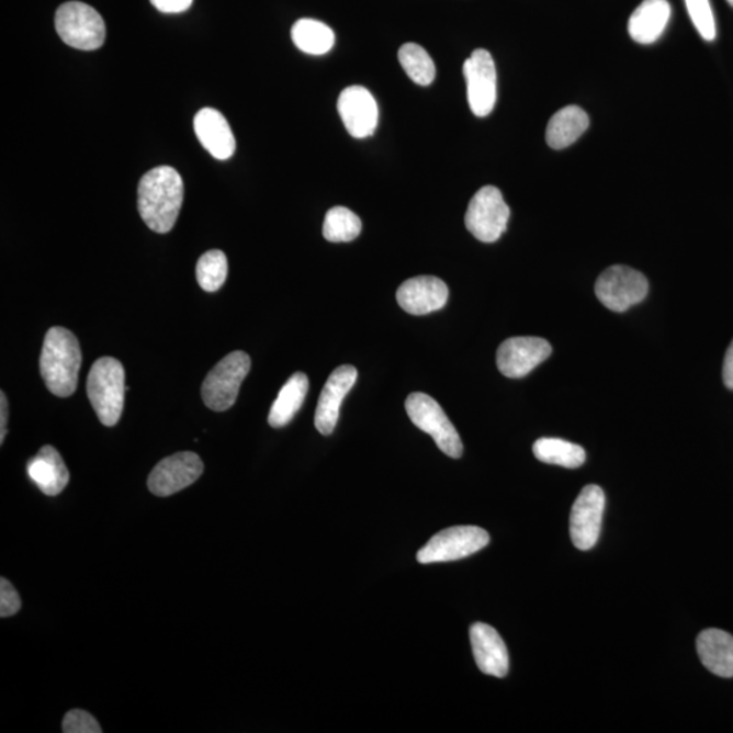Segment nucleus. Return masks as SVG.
I'll use <instances>...</instances> for the list:
<instances>
[{
	"mask_svg": "<svg viewBox=\"0 0 733 733\" xmlns=\"http://www.w3.org/2000/svg\"><path fill=\"white\" fill-rule=\"evenodd\" d=\"M183 202V181L170 166L147 171L137 188V208L153 232L166 234L174 227Z\"/></svg>",
	"mask_w": 733,
	"mask_h": 733,
	"instance_id": "obj_1",
	"label": "nucleus"
},
{
	"mask_svg": "<svg viewBox=\"0 0 733 733\" xmlns=\"http://www.w3.org/2000/svg\"><path fill=\"white\" fill-rule=\"evenodd\" d=\"M82 352L72 331L60 326L45 335L40 371L48 391L57 397H70L77 391Z\"/></svg>",
	"mask_w": 733,
	"mask_h": 733,
	"instance_id": "obj_2",
	"label": "nucleus"
},
{
	"mask_svg": "<svg viewBox=\"0 0 733 733\" xmlns=\"http://www.w3.org/2000/svg\"><path fill=\"white\" fill-rule=\"evenodd\" d=\"M125 371L114 358H101L91 366L88 377V395L101 424L113 427L124 409Z\"/></svg>",
	"mask_w": 733,
	"mask_h": 733,
	"instance_id": "obj_3",
	"label": "nucleus"
},
{
	"mask_svg": "<svg viewBox=\"0 0 733 733\" xmlns=\"http://www.w3.org/2000/svg\"><path fill=\"white\" fill-rule=\"evenodd\" d=\"M56 32L67 45L95 50L105 43L106 29L99 11L82 2L61 4L55 16Z\"/></svg>",
	"mask_w": 733,
	"mask_h": 733,
	"instance_id": "obj_4",
	"label": "nucleus"
},
{
	"mask_svg": "<svg viewBox=\"0 0 733 733\" xmlns=\"http://www.w3.org/2000/svg\"><path fill=\"white\" fill-rule=\"evenodd\" d=\"M250 366L249 354L245 352L237 351L223 358L204 380L202 395L205 406L215 411L230 409Z\"/></svg>",
	"mask_w": 733,
	"mask_h": 733,
	"instance_id": "obj_5",
	"label": "nucleus"
},
{
	"mask_svg": "<svg viewBox=\"0 0 733 733\" xmlns=\"http://www.w3.org/2000/svg\"><path fill=\"white\" fill-rule=\"evenodd\" d=\"M405 408L411 422L422 432L431 435L440 451L455 460L462 456L463 444L460 433L437 401L427 394L414 393L406 399Z\"/></svg>",
	"mask_w": 733,
	"mask_h": 733,
	"instance_id": "obj_6",
	"label": "nucleus"
},
{
	"mask_svg": "<svg viewBox=\"0 0 733 733\" xmlns=\"http://www.w3.org/2000/svg\"><path fill=\"white\" fill-rule=\"evenodd\" d=\"M649 291L650 283L644 274L625 266L607 268L595 284V294L600 303L614 313H623L639 305Z\"/></svg>",
	"mask_w": 733,
	"mask_h": 733,
	"instance_id": "obj_7",
	"label": "nucleus"
},
{
	"mask_svg": "<svg viewBox=\"0 0 733 733\" xmlns=\"http://www.w3.org/2000/svg\"><path fill=\"white\" fill-rule=\"evenodd\" d=\"M489 540L488 532L480 527H451V529L438 532L417 553V561L420 564H435L466 559L488 546Z\"/></svg>",
	"mask_w": 733,
	"mask_h": 733,
	"instance_id": "obj_8",
	"label": "nucleus"
},
{
	"mask_svg": "<svg viewBox=\"0 0 733 733\" xmlns=\"http://www.w3.org/2000/svg\"><path fill=\"white\" fill-rule=\"evenodd\" d=\"M509 207L496 187L481 188L469 204L465 223L467 230L481 243L492 244L507 230Z\"/></svg>",
	"mask_w": 733,
	"mask_h": 733,
	"instance_id": "obj_9",
	"label": "nucleus"
},
{
	"mask_svg": "<svg viewBox=\"0 0 733 733\" xmlns=\"http://www.w3.org/2000/svg\"><path fill=\"white\" fill-rule=\"evenodd\" d=\"M469 106L477 117L494 111L497 100V74L494 57L486 49H475L463 65Z\"/></svg>",
	"mask_w": 733,
	"mask_h": 733,
	"instance_id": "obj_10",
	"label": "nucleus"
},
{
	"mask_svg": "<svg viewBox=\"0 0 733 733\" xmlns=\"http://www.w3.org/2000/svg\"><path fill=\"white\" fill-rule=\"evenodd\" d=\"M606 507L605 492L598 485H587L577 496L571 512V538L577 549L597 545Z\"/></svg>",
	"mask_w": 733,
	"mask_h": 733,
	"instance_id": "obj_11",
	"label": "nucleus"
},
{
	"mask_svg": "<svg viewBox=\"0 0 733 733\" xmlns=\"http://www.w3.org/2000/svg\"><path fill=\"white\" fill-rule=\"evenodd\" d=\"M204 472L202 458L194 452H177L160 461L148 477V489L159 497H168L188 488Z\"/></svg>",
	"mask_w": 733,
	"mask_h": 733,
	"instance_id": "obj_12",
	"label": "nucleus"
},
{
	"mask_svg": "<svg viewBox=\"0 0 733 733\" xmlns=\"http://www.w3.org/2000/svg\"><path fill=\"white\" fill-rule=\"evenodd\" d=\"M552 346L541 337H512L497 349V366L507 377H523L552 354Z\"/></svg>",
	"mask_w": 733,
	"mask_h": 733,
	"instance_id": "obj_13",
	"label": "nucleus"
},
{
	"mask_svg": "<svg viewBox=\"0 0 733 733\" xmlns=\"http://www.w3.org/2000/svg\"><path fill=\"white\" fill-rule=\"evenodd\" d=\"M337 109L351 136L364 139L374 134L380 111L374 97L363 86H351L342 90Z\"/></svg>",
	"mask_w": 733,
	"mask_h": 733,
	"instance_id": "obj_14",
	"label": "nucleus"
},
{
	"mask_svg": "<svg viewBox=\"0 0 733 733\" xmlns=\"http://www.w3.org/2000/svg\"><path fill=\"white\" fill-rule=\"evenodd\" d=\"M357 381L358 371L353 365H340L339 369L331 372L319 395L317 410H315L314 422L318 432L328 437L335 431L342 401L351 392Z\"/></svg>",
	"mask_w": 733,
	"mask_h": 733,
	"instance_id": "obj_15",
	"label": "nucleus"
},
{
	"mask_svg": "<svg viewBox=\"0 0 733 733\" xmlns=\"http://www.w3.org/2000/svg\"><path fill=\"white\" fill-rule=\"evenodd\" d=\"M449 301V289L443 280L419 277L406 280L397 291V302L406 313L426 315L438 312Z\"/></svg>",
	"mask_w": 733,
	"mask_h": 733,
	"instance_id": "obj_16",
	"label": "nucleus"
},
{
	"mask_svg": "<svg viewBox=\"0 0 733 733\" xmlns=\"http://www.w3.org/2000/svg\"><path fill=\"white\" fill-rule=\"evenodd\" d=\"M471 643L475 663L481 672L490 677H507L508 651L497 630L483 622L474 623L471 628Z\"/></svg>",
	"mask_w": 733,
	"mask_h": 733,
	"instance_id": "obj_17",
	"label": "nucleus"
},
{
	"mask_svg": "<svg viewBox=\"0 0 733 733\" xmlns=\"http://www.w3.org/2000/svg\"><path fill=\"white\" fill-rule=\"evenodd\" d=\"M194 132L212 157L226 160L236 153V137L225 116L214 108H204L194 116Z\"/></svg>",
	"mask_w": 733,
	"mask_h": 733,
	"instance_id": "obj_18",
	"label": "nucleus"
},
{
	"mask_svg": "<svg viewBox=\"0 0 733 733\" xmlns=\"http://www.w3.org/2000/svg\"><path fill=\"white\" fill-rule=\"evenodd\" d=\"M26 472L29 478L47 496L60 495L70 481L66 463L53 446H44L36 456L27 462Z\"/></svg>",
	"mask_w": 733,
	"mask_h": 733,
	"instance_id": "obj_19",
	"label": "nucleus"
},
{
	"mask_svg": "<svg viewBox=\"0 0 733 733\" xmlns=\"http://www.w3.org/2000/svg\"><path fill=\"white\" fill-rule=\"evenodd\" d=\"M672 19L667 0H644L628 22V32L635 43L650 45L661 38Z\"/></svg>",
	"mask_w": 733,
	"mask_h": 733,
	"instance_id": "obj_20",
	"label": "nucleus"
},
{
	"mask_svg": "<svg viewBox=\"0 0 733 733\" xmlns=\"http://www.w3.org/2000/svg\"><path fill=\"white\" fill-rule=\"evenodd\" d=\"M697 652L703 667L720 678H733V635L707 629L698 635Z\"/></svg>",
	"mask_w": 733,
	"mask_h": 733,
	"instance_id": "obj_21",
	"label": "nucleus"
},
{
	"mask_svg": "<svg viewBox=\"0 0 733 733\" xmlns=\"http://www.w3.org/2000/svg\"><path fill=\"white\" fill-rule=\"evenodd\" d=\"M588 114L582 108L565 106L550 119L546 128L548 145L554 150H563L574 145L578 137L588 129Z\"/></svg>",
	"mask_w": 733,
	"mask_h": 733,
	"instance_id": "obj_22",
	"label": "nucleus"
},
{
	"mask_svg": "<svg viewBox=\"0 0 733 733\" xmlns=\"http://www.w3.org/2000/svg\"><path fill=\"white\" fill-rule=\"evenodd\" d=\"M308 393V377L303 372H296L280 391L269 411V426L283 428L294 419L301 410Z\"/></svg>",
	"mask_w": 733,
	"mask_h": 733,
	"instance_id": "obj_23",
	"label": "nucleus"
},
{
	"mask_svg": "<svg viewBox=\"0 0 733 733\" xmlns=\"http://www.w3.org/2000/svg\"><path fill=\"white\" fill-rule=\"evenodd\" d=\"M292 42L302 53L308 55H325L334 48L336 38L331 29L324 22L303 19L292 26Z\"/></svg>",
	"mask_w": 733,
	"mask_h": 733,
	"instance_id": "obj_24",
	"label": "nucleus"
},
{
	"mask_svg": "<svg viewBox=\"0 0 733 733\" xmlns=\"http://www.w3.org/2000/svg\"><path fill=\"white\" fill-rule=\"evenodd\" d=\"M538 461L566 469H577L587 460L582 446L557 438H542L532 447Z\"/></svg>",
	"mask_w": 733,
	"mask_h": 733,
	"instance_id": "obj_25",
	"label": "nucleus"
},
{
	"mask_svg": "<svg viewBox=\"0 0 733 733\" xmlns=\"http://www.w3.org/2000/svg\"><path fill=\"white\" fill-rule=\"evenodd\" d=\"M398 60L403 66L406 76L415 83L428 86L433 82L437 76L432 57L420 45L408 43L398 50Z\"/></svg>",
	"mask_w": 733,
	"mask_h": 733,
	"instance_id": "obj_26",
	"label": "nucleus"
},
{
	"mask_svg": "<svg viewBox=\"0 0 733 733\" xmlns=\"http://www.w3.org/2000/svg\"><path fill=\"white\" fill-rule=\"evenodd\" d=\"M362 233V221L351 210L334 207L328 211L324 223V237L329 243H351Z\"/></svg>",
	"mask_w": 733,
	"mask_h": 733,
	"instance_id": "obj_27",
	"label": "nucleus"
},
{
	"mask_svg": "<svg viewBox=\"0 0 733 733\" xmlns=\"http://www.w3.org/2000/svg\"><path fill=\"white\" fill-rule=\"evenodd\" d=\"M228 273L227 257L222 250H210L200 257L196 278L200 287L205 292H216L226 283Z\"/></svg>",
	"mask_w": 733,
	"mask_h": 733,
	"instance_id": "obj_28",
	"label": "nucleus"
},
{
	"mask_svg": "<svg viewBox=\"0 0 733 733\" xmlns=\"http://www.w3.org/2000/svg\"><path fill=\"white\" fill-rule=\"evenodd\" d=\"M687 11L698 33L707 42L715 38V22L709 0H685Z\"/></svg>",
	"mask_w": 733,
	"mask_h": 733,
	"instance_id": "obj_29",
	"label": "nucleus"
},
{
	"mask_svg": "<svg viewBox=\"0 0 733 733\" xmlns=\"http://www.w3.org/2000/svg\"><path fill=\"white\" fill-rule=\"evenodd\" d=\"M63 732L65 733H101L102 729L93 715L84 710L74 709L63 720Z\"/></svg>",
	"mask_w": 733,
	"mask_h": 733,
	"instance_id": "obj_30",
	"label": "nucleus"
},
{
	"mask_svg": "<svg viewBox=\"0 0 733 733\" xmlns=\"http://www.w3.org/2000/svg\"><path fill=\"white\" fill-rule=\"evenodd\" d=\"M21 609V598L13 584L0 578V617H13Z\"/></svg>",
	"mask_w": 733,
	"mask_h": 733,
	"instance_id": "obj_31",
	"label": "nucleus"
},
{
	"mask_svg": "<svg viewBox=\"0 0 733 733\" xmlns=\"http://www.w3.org/2000/svg\"><path fill=\"white\" fill-rule=\"evenodd\" d=\"M154 8L165 14H179L191 8L193 0H150Z\"/></svg>",
	"mask_w": 733,
	"mask_h": 733,
	"instance_id": "obj_32",
	"label": "nucleus"
},
{
	"mask_svg": "<svg viewBox=\"0 0 733 733\" xmlns=\"http://www.w3.org/2000/svg\"><path fill=\"white\" fill-rule=\"evenodd\" d=\"M9 404L8 397L0 393V444H3L5 435H8Z\"/></svg>",
	"mask_w": 733,
	"mask_h": 733,
	"instance_id": "obj_33",
	"label": "nucleus"
},
{
	"mask_svg": "<svg viewBox=\"0 0 733 733\" xmlns=\"http://www.w3.org/2000/svg\"><path fill=\"white\" fill-rule=\"evenodd\" d=\"M723 380L724 385L733 391V341L731 342L729 351L725 353Z\"/></svg>",
	"mask_w": 733,
	"mask_h": 733,
	"instance_id": "obj_34",
	"label": "nucleus"
},
{
	"mask_svg": "<svg viewBox=\"0 0 733 733\" xmlns=\"http://www.w3.org/2000/svg\"><path fill=\"white\" fill-rule=\"evenodd\" d=\"M726 2H729L733 8V0H726Z\"/></svg>",
	"mask_w": 733,
	"mask_h": 733,
	"instance_id": "obj_35",
	"label": "nucleus"
}]
</instances>
